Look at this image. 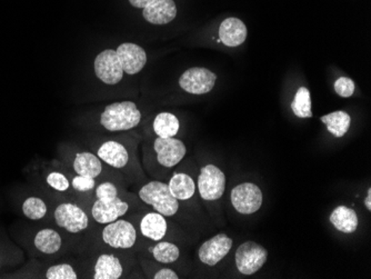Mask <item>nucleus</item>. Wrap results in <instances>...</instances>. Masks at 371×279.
<instances>
[{"instance_id":"f257e3e1","label":"nucleus","mask_w":371,"mask_h":279,"mask_svg":"<svg viewBox=\"0 0 371 279\" xmlns=\"http://www.w3.org/2000/svg\"><path fill=\"white\" fill-rule=\"evenodd\" d=\"M96 154L107 166L126 172L128 176L141 177V168L136 157V144L110 139L97 146Z\"/></svg>"},{"instance_id":"f03ea898","label":"nucleus","mask_w":371,"mask_h":279,"mask_svg":"<svg viewBox=\"0 0 371 279\" xmlns=\"http://www.w3.org/2000/svg\"><path fill=\"white\" fill-rule=\"evenodd\" d=\"M187 154L184 141L176 137L161 138L156 137L151 144H146V165L153 162L155 167L170 170L179 164Z\"/></svg>"},{"instance_id":"7ed1b4c3","label":"nucleus","mask_w":371,"mask_h":279,"mask_svg":"<svg viewBox=\"0 0 371 279\" xmlns=\"http://www.w3.org/2000/svg\"><path fill=\"white\" fill-rule=\"evenodd\" d=\"M141 121V110L130 100L108 105L100 115V125L112 133L130 131L137 127Z\"/></svg>"},{"instance_id":"20e7f679","label":"nucleus","mask_w":371,"mask_h":279,"mask_svg":"<svg viewBox=\"0 0 371 279\" xmlns=\"http://www.w3.org/2000/svg\"><path fill=\"white\" fill-rule=\"evenodd\" d=\"M138 196L143 203L165 217H172L179 212L180 201L170 193L168 184L160 180H151L141 186Z\"/></svg>"},{"instance_id":"39448f33","label":"nucleus","mask_w":371,"mask_h":279,"mask_svg":"<svg viewBox=\"0 0 371 279\" xmlns=\"http://www.w3.org/2000/svg\"><path fill=\"white\" fill-rule=\"evenodd\" d=\"M267 249L252 240L242 243L235 253L237 271L245 276H252L258 273L267 263Z\"/></svg>"},{"instance_id":"423d86ee","label":"nucleus","mask_w":371,"mask_h":279,"mask_svg":"<svg viewBox=\"0 0 371 279\" xmlns=\"http://www.w3.org/2000/svg\"><path fill=\"white\" fill-rule=\"evenodd\" d=\"M102 242L112 249L127 251L137 242V230L128 220H119L105 225L102 232Z\"/></svg>"},{"instance_id":"0eeeda50","label":"nucleus","mask_w":371,"mask_h":279,"mask_svg":"<svg viewBox=\"0 0 371 279\" xmlns=\"http://www.w3.org/2000/svg\"><path fill=\"white\" fill-rule=\"evenodd\" d=\"M197 189L205 201H218L226 189V175L216 165L208 164L200 170L197 179Z\"/></svg>"},{"instance_id":"6e6552de","label":"nucleus","mask_w":371,"mask_h":279,"mask_svg":"<svg viewBox=\"0 0 371 279\" xmlns=\"http://www.w3.org/2000/svg\"><path fill=\"white\" fill-rule=\"evenodd\" d=\"M54 220L58 227L73 235L85 232L90 225L87 213L75 203H59L54 212Z\"/></svg>"},{"instance_id":"1a4fd4ad","label":"nucleus","mask_w":371,"mask_h":279,"mask_svg":"<svg viewBox=\"0 0 371 279\" xmlns=\"http://www.w3.org/2000/svg\"><path fill=\"white\" fill-rule=\"evenodd\" d=\"M230 201L239 214L252 215L261 208L264 195L259 186L246 182L232 188Z\"/></svg>"},{"instance_id":"9d476101","label":"nucleus","mask_w":371,"mask_h":279,"mask_svg":"<svg viewBox=\"0 0 371 279\" xmlns=\"http://www.w3.org/2000/svg\"><path fill=\"white\" fill-rule=\"evenodd\" d=\"M217 76L207 68L192 67L180 76L179 86L182 90L192 95H205L215 87Z\"/></svg>"},{"instance_id":"9b49d317","label":"nucleus","mask_w":371,"mask_h":279,"mask_svg":"<svg viewBox=\"0 0 371 279\" xmlns=\"http://www.w3.org/2000/svg\"><path fill=\"white\" fill-rule=\"evenodd\" d=\"M232 239L220 232L204 242L198 249V259L206 266L213 267L220 263L232 248Z\"/></svg>"},{"instance_id":"f8f14e48","label":"nucleus","mask_w":371,"mask_h":279,"mask_svg":"<svg viewBox=\"0 0 371 279\" xmlns=\"http://www.w3.org/2000/svg\"><path fill=\"white\" fill-rule=\"evenodd\" d=\"M95 73L106 85H117L124 77V69L116 50L106 49L95 58Z\"/></svg>"},{"instance_id":"ddd939ff","label":"nucleus","mask_w":371,"mask_h":279,"mask_svg":"<svg viewBox=\"0 0 371 279\" xmlns=\"http://www.w3.org/2000/svg\"><path fill=\"white\" fill-rule=\"evenodd\" d=\"M129 210V203L118 196L112 201L96 199L91 206V217L99 225L110 224L125 216Z\"/></svg>"},{"instance_id":"4468645a","label":"nucleus","mask_w":371,"mask_h":279,"mask_svg":"<svg viewBox=\"0 0 371 279\" xmlns=\"http://www.w3.org/2000/svg\"><path fill=\"white\" fill-rule=\"evenodd\" d=\"M118 59L122 64L124 73L127 75H137L141 73L147 64V54L139 44L125 42L116 49Z\"/></svg>"},{"instance_id":"2eb2a0df","label":"nucleus","mask_w":371,"mask_h":279,"mask_svg":"<svg viewBox=\"0 0 371 279\" xmlns=\"http://www.w3.org/2000/svg\"><path fill=\"white\" fill-rule=\"evenodd\" d=\"M125 263L118 254L105 253L97 256L90 278L119 279L125 274Z\"/></svg>"},{"instance_id":"dca6fc26","label":"nucleus","mask_w":371,"mask_h":279,"mask_svg":"<svg viewBox=\"0 0 371 279\" xmlns=\"http://www.w3.org/2000/svg\"><path fill=\"white\" fill-rule=\"evenodd\" d=\"M143 16L153 25H166L177 16V7L174 0H153L143 9Z\"/></svg>"},{"instance_id":"f3484780","label":"nucleus","mask_w":371,"mask_h":279,"mask_svg":"<svg viewBox=\"0 0 371 279\" xmlns=\"http://www.w3.org/2000/svg\"><path fill=\"white\" fill-rule=\"evenodd\" d=\"M104 162L97 156L96 153L81 150L76 153L71 162V167L76 175L98 178L104 172Z\"/></svg>"},{"instance_id":"a211bd4d","label":"nucleus","mask_w":371,"mask_h":279,"mask_svg":"<svg viewBox=\"0 0 371 279\" xmlns=\"http://www.w3.org/2000/svg\"><path fill=\"white\" fill-rule=\"evenodd\" d=\"M247 27L238 18L225 19L219 28V40L227 47H238L247 40Z\"/></svg>"},{"instance_id":"6ab92c4d","label":"nucleus","mask_w":371,"mask_h":279,"mask_svg":"<svg viewBox=\"0 0 371 279\" xmlns=\"http://www.w3.org/2000/svg\"><path fill=\"white\" fill-rule=\"evenodd\" d=\"M139 230L143 237L153 242H159L166 237L168 222L164 215L157 212L147 213L139 222Z\"/></svg>"},{"instance_id":"aec40b11","label":"nucleus","mask_w":371,"mask_h":279,"mask_svg":"<svg viewBox=\"0 0 371 279\" xmlns=\"http://www.w3.org/2000/svg\"><path fill=\"white\" fill-rule=\"evenodd\" d=\"M329 220L332 226L343 234H353L358 230V215L347 206L336 207L330 214Z\"/></svg>"},{"instance_id":"412c9836","label":"nucleus","mask_w":371,"mask_h":279,"mask_svg":"<svg viewBox=\"0 0 371 279\" xmlns=\"http://www.w3.org/2000/svg\"><path fill=\"white\" fill-rule=\"evenodd\" d=\"M169 191L178 201H187L196 194V183L186 172H175L168 183Z\"/></svg>"},{"instance_id":"4be33fe9","label":"nucleus","mask_w":371,"mask_h":279,"mask_svg":"<svg viewBox=\"0 0 371 279\" xmlns=\"http://www.w3.org/2000/svg\"><path fill=\"white\" fill-rule=\"evenodd\" d=\"M35 246L38 251L46 255H54L61 249L64 239L59 232L52 228L40 230L35 236Z\"/></svg>"},{"instance_id":"5701e85b","label":"nucleus","mask_w":371,"mask_h":279,"mask_svg":"<svg viewBox=\"0 0 371 279\" xmlns=\"http://www.w3.org/2000/svg\"><path fill=\"white\" fill-rule=\"evenodd\" d=\"M320 120L336 138H341L351 129V117L343 110L330 112L328 115L322 116Z\"/></svg>"},{"instance_id":"b1692460","label":"nucleus","mask_w":371,"mask_h":279,"mask_svg":"<svg viewBox=\"0 0 371 279\" xmlns=\"http://www.w3.org/2000/svg\"><path fill=\"white\" fill-rule=\"evenodd\" d=\"M153 129L157 137L161 138L175 137L179 133V119L172 112H160L153 120Z\"/></svg>"},{"instance_id":"393cba45","label":"nucleus","mask_w":371,"mask_h":279,"mask_svg":"<svg viewBox=\"0 0 371 279\" xmlns=\"http://www.w3.org/2000/svg\"><path fill=\"white\" fill-rule=\"evenodd\" d=\"M153 261L163 265H170L180 259V248L172 242L159 240L149 248Z\"/></svg>"},{"instance_id":"a878e982","label":"nucleus","mask_w":371,"mask_h":279,"mask_svg":"<svg viewBox=\"0 0 371 279\" xmlns=\"http://www.w3.org/2000/svg\"><path fill=\"white\" fill-rule=\"evenodd\" d=\"M291 109L298 118H312V96L306 87H300L297 90L295 98L291 102Z\"/></svg>"},{"instance_id":"bb28decb","label":"nucleus","mask_w":371,"mask_h":279,"mask_svg":"<svg viewBox=\"0 0 371 279\" xmlns=\"http://www.w3.org/2000/svg\"><path fill=\"white\" fill-rule=\"evenodd\" d=\"M23 212L29 220H40L47 214V205L40 197H29L23 203Z\"/></svg>"},{"instance_id":"cd10ccee","label":"nucleus","mask_w":371,"mask_h":279,"mask_svg":"<svg viewBox=\"0 0 371 279\" xmlns=\"http://www.w3.org/2000/svg\"><path fill=\"white\" fill-rule=\"evenodd\" d=\"M45 277L47 279H77L79 278L75 267L71 263H57L50 266L46 271Z\"/></svg>"},{"instance_id":"c85d7f7f","label":"nucleus","mask_w":371,"mask_h":279,"mask_svg":"<svg viewBox=\"0 0 371 279\" xmlns=\"http://www.w3.org/2000/svg\"><path fill=\"white\" fill-rule=\"evenodd\" d=\"M46 182L54 191L59 193H66L71 189V180L68 179L67 176L64 172H52L46 177Z\"/></svg>"},{"instance_id":"c756f323","label":"nucleus","mask_w":371,"mask_h":279,"mask_svg":"<svg viewBox=\"0 0 371 279\" xmlns=\"http://www.w3.org/2000/svg\"><path fill=\"white\" fill-rule=\"evenodd\" d=\"M96 199L100 201H112L119 196V188L112 182H102L95 188Z\"/></svg>"},{"instance_id":"7c9ffc66","label":"nucleus","mask_w":371,"mask_h":279,"mask_svg":"<svg viewBox=\"0 0 371 279\" xmlns=\"http://www.w3.org/2000/svg\"><path fill=\"white\" fill-rule=\"evenodd\" d=\"M71 186L77 193H89V191H95L96 188V178L75 175L71 178Z\"/></svg>"},{"instance_id":"2f4dec72","label":"nucleus","mask_w":371,"mask_h":279,"mask_svg":"<svg viewBox=\"0 0 371 279\" xmlns=\"http://www.w3.org/2000/svg\"><path fill=\"white\" fill-rule=\"evenodd\" d=\"M334 88H335L336 94L338 96L349 98L355 93V85L353 79L348 78V77H340L335 81Z\"/></svg>"},{"instance_id":"473e14b6","label":"nucleus","mask_w":371,"mask_h":279,"mask_svg":"<svg viewBox=\"0 0 371 279\" xmlns=\"http://www.w3.org/2000/svg\"><path fill=\"white\" fill-rule=\"evenodd\" d=\"M151 278L153 279H178L179 275L177 274L176 271H172L168 267H160L155 274L151 275Z\"/></svg>"},{"instance_id":"72a5a7b5","label":"nucleus","mask_w":371,"mask_h":279,"mask_svg":"<svg viewBox=\"0 0 371 279\" xmlns=\"http://www.w3.org/2000/svg\"><path fill=\"white\" fill-rule=\"evenodd\" d=\"M153 0H129L130 5L135 8L143 9L146 6L149 5Z\"/></svg>"},{"instance_id":"f704fd0d","label":"nucleus","mask_w":371,"mask_h":279,"mask_svg":"<svg viewBox=\"0 0 371 279\" xmlns=\"http://www.w3.org/2000/svg\"><path fill=\"white\" fill-rule=\"evenodd\" d=\"M363 203H365V206H366V208L368 209V212H370L371 210V188H368V191H367V196L365 197V201H363Z\"/></svg>"}]
</instances>
